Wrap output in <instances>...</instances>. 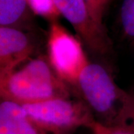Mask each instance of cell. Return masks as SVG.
Here are the masks:
<instances>
[{
    "mask_svg": "<svg viewBox=\"0 0 134 134\" xmlns=\"http://www.w3.org/2000/svg\"><path fill=\"white\" fill-rule=\"evenodd\" d=\"M114 126H119L134 134V88L129 91L125 107Z\"/></svg>",
    "mask_w": 134,
    "mask_h": 134,
    "instance_id": "11",
    "label": "cell"
},
{
    "mask_svg": "<svg viewBox=\"0 0 134 134\" xmlns=\"http://www.w3.org/2000/svg\"><path fill=\"white\" fill-rule=\"evenodd\" d=\"M73 90L97 116V121L112 126L115 125L129 96L105 67L96 63H88Z\"/></svg>",
    "mask_w": 134,
    "mask_h": 134,
    "instance_id": "2",
    "label": "cell"
},
{
    "mask_svg": "<svg viewBox=\"0 0 134 134\" xmlns=\"http://www.w3.org/2000/svg\"><path fill=\"white\" fill-rule=\"evenodd\" d=\"M87 128L92 134H132L124 127L104 125L96 119L91 122Z\"/></svg>",
    "mask_w": 134,
    "mask_h": 134,
    "instance_id": "13",
    "label": "cell"
},
{
    "mask_svg": "<svg viewBox=\"0 0 134 134\" xmlns=\"http://www.w3.org/2000/svg\"><path fill=\"white\" fill-rule=\"evenodd\" d=\"M72 89L57 75L47 57L29 60L21 68L0 78L2 100L20 104L70 97Z\"/></svg>",
    "mask_w": 134,
    "mask_h": 134,
    "instance_id": "1",
    "label": "cell"
},
{
    "mask_svg": "<svg viewBox=\"0 0 134 134\" xmlns=\"http://www.w3.org/2000/svg\"><path fill=\"white\" fill-rule=\"evenodd\" d=\"M92 17L100 26L105 28L104 16L110 0H83Z\"/></svg>",
    "mask_w": 134,
    "mask_h": 134,
    "instance_id": "12",
    "label": "cell"
},
{
    "mask_svg": "<svg viewBox=\"0 0 134 134\" xmlns=\"http://www.w3.org/2000/svg\"><path fill=\"white\" fill-rule=\"evenodd\" d=\"M0 134H46L31 119L19 103L2 100L0 104Z\"/></svg>",
    "mask_w": 134,
    "mask_h": 134,
    "instance_id": "7",
    "label": "cell"
},
{
    "mask_svg": "<svg viewBox=\"0 0 134 134\" xmlns=\"http://www.w3.org/2000/svg\"><path fill=\"white\" fill-rule=\"evenodd\" d=\"M120 23L126 37L134 40V0H124L120 9Z\"/></svg>",
    "mask_w": 134,
    "mask_h": 134,
    "instance_id": "10",
    "label": "cell"
},
{
    "mask_svg": "<svg viewBox=\"0 0 134 134\" xmlns=\"http://www.w3.org/2000/svg\"><path fill=\"white\" fill-rule=\"evenodd\" d=\"M22 105L46 134H69L79 127H88L96 119L90 108L81 98H58Z\"/></svg>",
    "mask_w": 134,
    "mask_h": 134,
    "instance_id": "3",
    "label": "cell"
},
{
    "mask_svg": "<svg viewBox=\"0 0 134 134\" xmlns=\"http://www.w3.org/2000/svg\"><path fill=\"white\" fill-rule=\"evenodd\" d=\"M34 49L32 40L23 30L0 26V78L31 59Z\"/></svg>",
    "mask_w": 134,
    "mask_h": 134,
    "instance_id": "6",
    "label": "cell"
},
{
    "mask_svg": "<svg viewBox=\"0 0 134 134\" xmlns=\"http://www.w3.org/2000/svg\"><path fill=\"white\" fill-rule=\"evenodd\" d=\"M47 59L57 75L73 88L90 61L80 38L58 21L50 23L47 38Z\"/></svg>",
    "mask_w": 134,
    "mask_h": 134,
    "instance_id": "4",
    "label": "cell"
},
{
    "mask_svg": "<svg viewBox=\"0 0 134 134\" xmlns=\"http://www.w3.org/2000/svg\"><path fill=\"white\" fill-rule=\"evenodd\" d=\"M32 14L27 0H0V26L28 29Z\"/></svg>",
    "mask_w": 134,
    "mask_h": 134,
    "instance_id": "8",
    "label": "cell"
},
{
    "mask_svg": "<svg viewBox=\"0 0 134 134\" xmlns=\"http://www.w3.org/2000/svg\"><path fill=\"white\" fill-rule=\"evenodd\" d=\"M133 46H134V40H133Z\"/></svg>",
    "mask_w": 134,
    "mask_h": 134,
    "instance_id": "14",
    "label": "cell"
},
{
    "mask_svg": "<svg viewBox=\"0 0 134 134\" xmlns=\"http://www.w3.org/2000/svg\"><path fill=\"white\" fill-rule=\"evenodd\" d=\"M55 2L60 15L91 52L100 55L110 52L113 45L107 30L93 19L83 0H55Z\"/></svg>",
    "mask_w": 134,
    "mask_h": 134,
    "instance_id": "5",
    "label": "cell"
},
{
    "mask_svg": "<svg viewBox=\"0 0 134 134\" xmlns=\"http://www.w3.org/2000/svg\"><path fill=\"white\" fill-rule=\"evenodd\" d=\"M29 8L34 15L46 19L50 23L58 21L61 16L55 0H27Z\"/></svg>",
    "mask_w": 134,
    "mask_h": 134,
    "instance_id": "9",
    "label": "cell"
}]
</instances>
